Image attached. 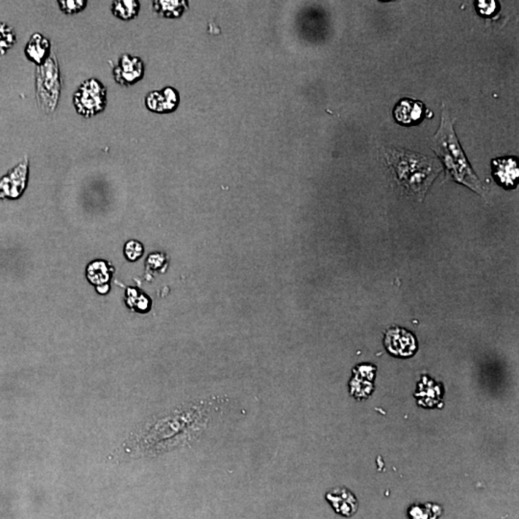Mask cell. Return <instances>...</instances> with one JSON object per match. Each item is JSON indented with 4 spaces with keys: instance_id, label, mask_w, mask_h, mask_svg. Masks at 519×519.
Returning a JSON list of instances; mask_svg holds the SVG:
<instances>
[{
    "instance_id": "12",
    "label": "cell",
    "mask_w": 519,
    "mask_h": 519,
    "mask_svg": "<svg viewBox=\"0 0 519 519\" xmlns=\"http://www.w3.org/2000/svg\"><path fill=\"white\" fill-rule=\"evenodd\" d=\"M50 42L40 33H35L30 38L24 49L26 58L36 64L38 67L50 56Z\"/></svg>"
},
{
    "instance_id": "10",
    "label": "cell",
    "mask_w": 519,
    "mask_h": 519,
    "mask_svg": "<svg viewBox=\"0 0 519 519\" xmlns=\"http://www.w3.org/2000/svg\"><path fill=\"white\" fill-rule=\"evenodd\" d=\"M328 503L335 512L343 516L353 515L358 509V502L353 493L344 488H336L326 493Z\"/></svg>"
},
{
    "instance_id": "3",
    "label": "cell",
    "mask_w": 519,
    "mask_h": 519,
    "mask_svg": "<svg viewBox=\"0 0 519 519\" xmlns=\"http://www.w3.org/2000/svg\"><path fill=\"white\" fill-rule=\"evenodd\" d=\"M61 75L55 54L51 53L48 60L36 70V97L43 113L55 110L61 95Z\"/></svg>"
},
{
    "instance_id": "15",
    "label": "cell",
    "mask_w": 519,
    "mask_h": 519,
    "mask_svg": "<svg viewBox=\"0 0 519 519\" xmlns=\"http://www.w3.org/2000/svg\"><path fill=\"white\" fill-rule=\"evenodd\" d=\"M87 273H88V278L91 282L97 285L98 288L110 279V272L104 262H95L88 267Z\"/></svg>"
},
{
    "instance_id": "5",
    "label": "cell",
    "mask_w": 519,
    "mask_h": 519,
    "mask_svg": "<svg viewBox=\"0 0 519 519\" xmlns=\"http://www.w3.org/2000/svg\"><path fill=\"white\" fill-rule=\"evenodd\" d=\"M144 75V65L140 57L122 54L113 68V77L120 86H132Z\"/></svg>"
},
{
    "instance_id": "18",
    "label": "cell",
    "mask_w": 519,
    "mask_h": 519,
    "mask_svg": "<svg viewBox=\"0 0 519 519\" xmlns=\"http://www.w3.org/2000/svg\"><path fill=\"white\" fill-rule=\"evenodd\" d=\"M124 253L130 261H136L143 255V245H141V242H136V240H131L125 245Z\"/></svg>"
},
{
    "instance_id": "4",
    "label": "cell",
    "mask_w": 519,
    "mask_h": 519,
    "mask_svg": "<svg viewBox=\"0 0 519 519\" xmlns=\"http://www.w3.org/2000/svg\"><path fill=\"white\" fill-rule=\"evenodd\" d=\"M73 106L82 117L97 116L107 106V88L97 78L84 81L73 95Z\"/></svg>"
},
{
    "instance_id": "2",
    "label": "cell",
    "mask_w": 519,
    "mask_h": 519,
    "mask_svg": "<svg viewBox=\"0 0 519 519\" xmlns=\"http://www.w3.org/2000/svg\"><path fill=\"white\" fill-rule=\"evenodd\" d=\"M432 149L435 150L446 166L448 176H451L456 182L461 183L474 192L483 195L482 185L467 162L456 137L453 122L445 112L442 114L441 127L434 138Z\"/></svg>"
},
{
    "instance_id": "9",
    "label": "cell",
    "mask_w": 519,
    "mask_h": 519,
    "mask_svg": "<svg viewBox=\"0 0 519 519\" xmlns=\"http://www.w3.org/2000/svg\"><path fill=\"white\" fill-rule=\"evenodd\" d=\"M425 114L424 104L419 100L404 98L396 104L393 116L398 124L402 125L419 124Z\"/></svg>"
},
{
    "instance_id": "16",
    "label": "cell",
    "mask_w": 519,
    "mask_h": 519,
    "mask_svg": "<svg viewBox=\"0 0 519 519\" xmlns=\"http://www.w3.org/2000/svg\"><path fill=\"white\" fill-rule=\"evenodd\" d=\"M16 41L15 30L7 26L6 23H0V56L4 55L9 49L13 48Z\"/></svg>"
},
{
    "instance_id": "7",
    "label": "cell",
    "mask_w": 519,
    "mask_h": 519,
    "mask_svg": "<svg viewBox=\"0 0 519 519\" xmlns=\"http://www.w3.org/2000/svg\"><path fill=\"white\" fill-rule=\"evenodd\" d=\"M385 344L387 351L395 356H411L417 349V341L414 336L400 328H395L387 331Z\"/></svg>"
},
{
    "instance_id": "6",
    "label": "cell",
    "mask_w": 519,
    "mask_h": 519,
    "mask_svg": "<svg viewBox=\"0 0 519 519\" xmlns=\"http://www.w3.org/2000/svg\"><path fill=\"white\" fill-rule=\"evenodd\" d=\"M28 159L26 158L0 179V198L15 199L23 195L28 179Z\"/></svg>"
},
{
    "instance_id": "14",
    "label": "cell",
    "mask_w": 519,
    "mask_h": 519,
    "mask_svg": "<svg viewBox=\"0 0 519 519\" xmlns=\"http://www.w3.org/2000/svg\"><path fill=\"white\" fill-rule=\"evenodd\" d=\"M140 2L137 0H116L112 2V14L122 21H131L140 12Z\"/></svg>"
},
{
    "instance_id": "8",
    "label": "cell",
    "mask_w": 519,
    "mask_h": 519,
    "mask_svg": "<svg viewBox=\"0 0 519 519\" xmlns=\"http://www.w3.org/2000/svg\"><path fill=\"white\" fill-rule=\"evenodd\" d=\"M180 97L178 92L171 87H166L162 91H153L146 95V108L154 113H171L178 107Z\"/></svg>"
},
{
    "instance_id": "17",
    "label": "cell",
    "mask_w": 519,
    "mask_h": 519,
    "mask_svg": "<svg viewBox=\"0 0 519 519\" xmlns=\"http://www.w3.org/2000/svg\"><path fill=\"white\" fill-rule=\"evenodd\" d=\"M60 10L65 15H75L86 9L88 1L86 0H58Z\"/></svg>"
},
{
    "instance_id": "11",
    "label": "cell",
    "mask_w": 519,
    "mask_h": 519,
    "mask_svg": "<svg viewBox=\"0 0 519 519\" xmlns=\"http://www.w3.org/2000/svg\"><path fill=\"white\" fill-rule=\"evenodd\" d=\"M493 172L500 185L507 188H513L519 176L518 161L513 157L494 160Z\"/></svg>"
},
{
    "instance_id": "19",
    "label": "cell",
    "mask_w": 519,
    "mask_h": 519,
    "mask_svg": "<svg viewBox=\"0 0 519 519\" xmlns=\"http://www.w3.org/2000/svg\"><path fill=\"white\" fill-rule=\"evenodd\" d=\"M497 5L496 1H478L476 4V8L478 13L483 16H490L493 15L496 12Z\"/></svg>"
},
{
    "instance_id": "1",
    "label": "cell",
    "mask_w": 519,
    "mask_h": 519,
    "mask_svg": "<svg viewBox=\"0 0 519 519\" xmlns=\"http://www.w3.org/2000/svg\"><path fill=\"white\" fill-rule=\"evenodd\" d=\"M387 164L393 168L400 187L410 196L422 200L432 183L442 171L439 161L408 150L386 149Z\"/></svg>"
},
{
    "instance_id": "13",
    "label": "cell",
    "mask_w": 519,
    "mask_h": 519,
    "mask_svg": "<svg viewBox=\"0 0 519 519\" xmlns=\"http://www.w3.org/2000/svg\"><path fill=\"white\" fill-rule=\"evenodd\" d=\"M153 8L164 18H176L188 9V2L185 0H159L153 2Z\"/></svg>"
}]
</instances>
